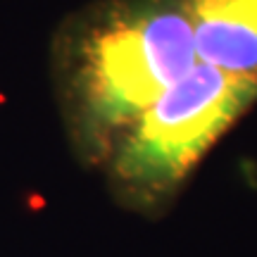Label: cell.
<instances>
[{
  "instance_id": "cell-1",
  "label": "cell",
  "mask_w": 257,
  "mask_h": 257,
  "mask_svg": "<svg viewBox=\"0 0 257 257\" xmlns=\"http://www.w3.org/2000/svg\"><path fill=\"white\" fill-rule=\"evenodd\" d=\"M60 50L74 131L93 153H110L198 62L184 0L93 3L67 24Z\"/></svg>"
},
{
  "instance_id": "cell-2",
  "label": "cell",
  "mask_w": 257,
  "mask_h": 257,
  "mask_svg": "<svg viewBox=\"0 0 257 257\" xmlns=\"http://www.w3.org/2000/svg\"><path fill=\"white\" fill-rule=\"evenodd\" d=\"M257 100V83L195 62L119 136L112 174L138 198H162Z\"/></svg>"
},
{
  "instance_id": "cell-3",
  "label": "cell",
  "mask_w": 257,
  "mask_h": 257,
  "mask_svg": "<svg viewBox=\"0 0 257 257\" xmlns=\"http://www.w3.org/2000/svg\"><path fill=\"white\" fill-rule=\"evenodd\" d=\"M195 60L257 83V0H184Z\"/></svg>"
}]
</instances>
